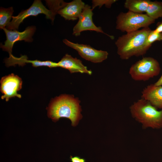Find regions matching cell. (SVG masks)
I'll list each match as a JSON object with an SVG mask.
<instances>
[{
	"instance_id": "cell-1",
	"label": "cell",
	"mask_w": 162,
	"mask_h": 162,
	"mask_svg": "<svg viewBox=\"0 0 162 162\" xmlns=\"http://www.w3.org/2000/svg\"><path fill=\"white\" fill-rule=\"evenodd\" d=\"M151 30L149 27L143 28L119 37L115 44L120 58L127 60L133 56L138 57L146 54L149 48L146 40Z\"/></svg>"
},
{
	"instance_id": "cell-2",
	"label": "cell",
	"mask_w": 162,
	"mask_h": 162,
	"mask_svg": "<svg viewBox=\"0 0 162 162\" xmlns=\"http://www.w3.org/2000/svg\"><path fill=\"white\" fill-rule=\"evenodd\" d=\"M80 101L73 95L63 94L52 100L48 108V116L54 121L61 118L70 119L74 126L81 118Z\"/></svg>"
},
{
	"instance_id": "cell-3",
	"label": "cell",
	"mask_w": 162,
	"mask_h": 162,
	"mask_svg": "<svg viewBox=\"0 0 162 162\" xmlns=\"http://www.w3.org/2000/svg\"><path fill=\"white\" fill-rule=\"evenodd\" d=\"M132 116L142 124L143 128H162V109L159 111L148 101L141 98L130 106Z\"/></svg>"
},
{
	"instance_id": "cell-4",
	"label": "cell",
	"mask_w": 162,
	"mask_h": 162,
	"mask_svg": "<svg viewBox=\"0 0 162 162\" xmlns=\"http://www.w3.org/2000/svg\"><path fill=\"white\" fill-rule=\"evenodd\" d=\"M155 20L146 14H138L128 11L121 12L117 16L116 28L127 33L135 31L141 28L149 27Z\"/></svg>"
},
{
	"instance_id": "cell-5",
	"label": "cell",
	"mask_w": 162,
	"mask_h": 162,
	"mask_svg": "<svg viewBox=\"0 0 162 162\" xmlns=\"http://www.w3.org/2000/svg\"><path fill=\"white\" fill-rule=\"evenodd\" d=\"M160 68L158 61L151 57L143 58L133 64L129 74L131 78L136 81H146L158 75Z\"/></svg>"
},
{
	"instance_id": "cell-6",
	"label": "cell",
	"mask_w": 162,
	"mask_h": 162,
	"mask_svg": "<svg viewBox=\"0 0 162 162\" xmlns=\"http://www.w3.org/2000/svg\"><path fill=\"white\" fill-rule=\"evenodd\" d=\"M39 14H45L46 18L50 19L52 22L56 15L51 10L47 9L40 0H35L28 8L22 11L16 16H12V20L6 28L9 30L17 29L25 19L30 16H37Z\"/></svg>"
},
{
	"instance_id": "cell-7",
	"label": "cell",
	"mask_w": 162,
	"mask_h": 162,
	"mask_svg": "<svg viewBox=\"0 0 162 162\" xmlns=\"http://www.w3.org/2000/svg\"><path fill=\"white\" fill-rule=\"evenodd\" d=\"M63 42L76 50L82 58L89 61L98 63L107 58L108 53L106 51L96 50L89 45L74 43L67 39H63Z\"/></svg>"
},
{
	"instance_id": "cell-8",
	"label": "cell",
	"mask_w": 162,
	"mask_h": 162,
	"mask_svg": "<svg viewBox=\"0 0 162 162\" xmlns=\"http://www.w3.org/2000/svg\"><path fill=\"white\" fill-rule=\"evenodd\" d=\"M91 7L86 4L78 19V21L73 28V34L76 36L80 35L81 32L85 31H92L103 33L111 39L114 38L113 36L105 33L100 27H97L94 23L92 20L93 14Z\"/></svg>"
},
{
	"instance_id": "cell-9",
	"label": "cell",
	"mask_w": 162,
	"mask_h": 162,
	"mask_svg": "<svg viewBox=\"0 0 162 162\" xmlns=\"http://www.w3.org/2000/svg\"><path fill=\"white\" fill-rule=\"evenodd\" d=\"M3 29L6 34V40L4 45L1 44L0 47L3 50L8 52L10 55L12 54L13 47L15 42L23 40L27 42H32L33 41L32 36L35 32L36 28L34 26H28L22 32L16 30H9L6 28Z\"/></svg>"
},
{
	"instance_id": "cell-10",
	"label": "cell",
	"mask_w": 162,
	"mask_h": 162,
	"mask_svg": "<svg viewBox=\"0 0 162 162\" xmlns=\"http://www.w3.org/2000/svg\"><path fill=\"white\" fill-rule=\"evenodd\" d=\"M0 91L3 94L1 99L7 101L12 98H21L17 92L22 88V80L18 76L14 74L2 77L0 80Z\"/></svg>"
},
{
	"instance_id": "cell-11",
	"label": "cell",
	"mask_w": 162,
	"mask_h": 162,
	"mask_svg": "<svg viewBox=\"0 0 162 162\" xmlns=\"http://www.w3.org/2000/svg\"><path fill=\"white\" fill-rule=\"evenodd\" d=\"M57 63L58 67L67 69L71 74L79 72L91 75L92 73L91 70H88L83 64L81 60L74 58L68 54H66Z\"/></svg>"
},
{
	"instance_id": "cell-12",
	"label": "cell",
	"mask_w": 162,
	"mask_h": 162,
	"mask_svg": "<svg viewBox=\"0 0 162 162\" xmlns=\"http://www.w3.org/2000/svg\"><path fill=\"white\" fill-rule=\"evenodd\" d=\"M85 5L81 0H74L68 3L58 14L65 20L74 21L78 19Z\"/></svg>"
},
{
	"instance_id": "cell-13",
	"label": "cell",
	"mask_w": 162,
	"mask_h": 162,
	"mask_svg": "<svg viewBox=\"0 0 162 162\" xmlns=\"http://www.w3.org/2000/svg\"><path fill=\"white\" fill-rule=\"evenodd\" d=\"M142 98L149 101L157 109H162V86L148 85L142 92Z\"/></svg>"
},
{
	"instance_id": "cell-14",
	"label": "cell",
	"mask_w": 162,
	"mask_h": 162,
	"mask_svg": "<svg viewBox=\"0 0 162 162\" xmlns=\"http://www.w3.org/2000/svg\"><path fill=\"white\" fill-rule=\"evenodd\" d=\"M25 56L20 58H17L14 56L12 54L9 55V58L6 59L5 62L7 66H10L19 64L22 66L26 63H30L33 67H37L41 66L48 67L51 68L53 66V62L50 61H40L37 60H28Z\"/></svg>"
},
{
	"instance_id": "cell-15",
	"label": "cell",
	"mask_w": 162,
	"mask_h": 162,
	"mask_svg": "<svg viewBox=\"0 0 162 162\" xmlns=\"http://www.w3.org/2000/svg\"><path fill=\"white\" fill-rule=\"evenodd\" d=\"M149 0H126L124 6L128 11L138 14L146 12L150 2Z\"/></svg>"
},
{
	"instance_id": "cell-16",
	"label": "cell",
	"mask_w": 162,
	"mask_h": 162,
	"mask_svg": "<svg viewBox=\"0 0 162 162\" xmlns=\"http://www.w3.org/2000/svg\"><path fill=\"white\" fill-rule=\"evenodd\" d=\"M146 14L154 20L162 17V2L150 1L146 11Z\"/></svg>"
},
{
	"instance_id": "cell-17",
	"label": "cell",
	"mask_w": 162,
	"mask_h": 162,
	"mask_svg": "<svg viewBox=\"0 0 162 162\" xmlns=\"http://www.w3.org/2000/svg\"><path fill=\"white\" fill-rule=\"evenodd\" d=\"M12 7L8 8H1L0 10V28L3 29L5 28L10 22L14 12Z\"/></svg>"
},
{
	"instance_id": "cell-18",
	"label": "cell",
	"mask_w": 162,
	"mask_h": 162,
	"mask_svg": "<svg viewBox=\"0 0 162 162\" xmlns=\"http://www.w3.org/2000/svg\"><path fill=\"white\" fill-rule=\"evenodd\" d=\"M157 41H162V33H157L151 30L149 33L146 40L147 46L150 48L152 44Z\"/></svg>"
},
{
	"instance_id": "cell-19",
	"label": "cell",
	"mask_w": 162,
	"mask_h": 162,
	"mask_svg": "<svg viewBox=\"0 0 162 162\" xmlns=\"http://www.w3.org/2000/svg\"><path fill=\"white\" fill-rule=\"evenodd\" d=\"M116 1V0H93L92 8L93 10L98 6L100 8L104 5L106 8H109Z\"/></svg>"
},
{
	"instance_id": "cell-20",
	"label": "cell",
	"mask_w": 162,
	"mask_h": 162,
	"mask_svg": "<svg viewBox=\"0 0 162 162\" xmlns=\"http://www.w3.org/2000/svg\"><path fill=\"white\" fill-rule=\"evenodd\" d=\"M70 159L71 162H86V160L84 159L81 158L78 156L72 157L70 156Z\"/></svg>"
},
{
	"instance_id": "cell-21",
	"label": "cell",
	"mask_w": 162,
	"mask_h": 162,
	"mask_svg": "<svg viewBox=\"0 0 162 162\" xmlns=\"http://www.w3.org/2000/svg\"><path fill=\"white\" fill-rule=\"evenodd\" d=\"M154 30L156 32L162 33V21L158 22L156 28Z\"/></svg>"
},
{
	"instance_id": "cell-22",
	"label": "cell",
	"mask_w": 162,
	"mask_h": 162,
	"mask_svg": "<svg viewBox=\"0 0 162 162\" xmlns=\"http://www.w3.org/2000/svg\"><path fill=\"white\" fill-rule=\"evenodd\" d=\"M154 84L156 86H162V74L158 80Z\"/></svg>"
}]
</instances>
